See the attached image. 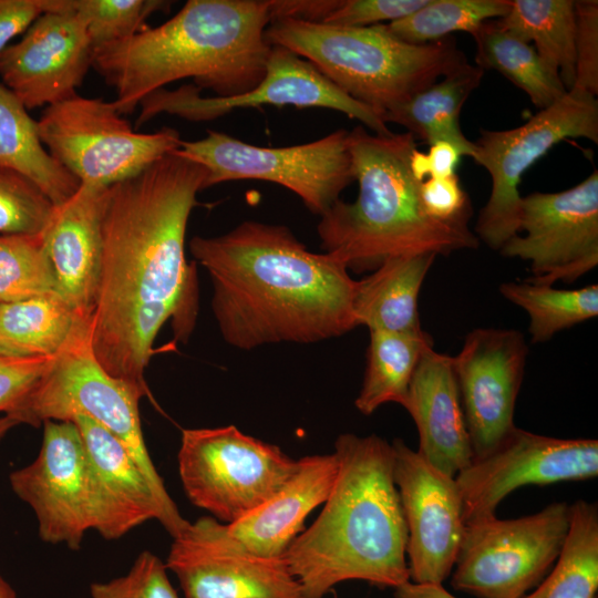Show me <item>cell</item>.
Masks as SVG:
<instances>
[{
	"mask_svg": "<svg viewBox=\"0 0 598 598\" xmlns=\"http://www.w3.org/2000/svg\"><path fill=\"white\" fill-rule=\"evenodd\" d=\"M206 177L205 166L175 150L107 190L91 347L102 368L142 398L150 396L145 371L163 324L172 319L183 342L195 326L197 278L185 235Z\"/></svg>",
	"mask_w": 598,
	"mask_h": 598,
	"instance_id": "obj_1",
	"label": "cell"
},
{
	"mask_svg": "<svg viewBox=\"0 0 598 598\" xmlns=\"http://www.w3.org/2000/svg\"><path fill=\"white\" fill-rule=\"evenodd\" d=\"M189 250L210 278L212 310L234 348L316 343L358 327L357 280L346 265L310 251L285 225L245 220L219 236H195Z\"/></svg>",
	"mask_w": 598,
	"mask_h": 598,
	"instance_id": "obj_2",
	"label": "cell"
},
{
	"mask_svg": "<svg viewBox=\"0 0 598 598\" xmlns=\"http://www.w3.org/2000/svg\"><path fill=\"white\" fill-rule=\"evenodd\" d=\"M333 453L338 473L323 508L283 554L303 598H323L347 580L380 588L410 581L392 443L377 434L343 433Z\"/></svg>",
	"mask_w": 598,
	"mask_h": 598,
	"instance_id": "obj_3",
	"label": "cell"
},
{
	"mask_svg": "<svg viewBox=\"0 0 598 598\" xmlns=\"http://www.w3.org/2000/svg\"><path fill=\"white\" fill-rule=\"evenodd\" d=\"M270 22L268 0H189L163 24L95 49L92 66L115 90L121 115L183 79L214 96L240 95L265 76Z\"/></svg>",
	"mask_w": 598,
	"mask_h": 598,
	"instance_id": "obj_4",
	"label": "cell"
},
{
	"mask_svg": "<svg viewBox=\"0 0 598 598\" xmlns=\"http://www.w3.org/2000/svg\"><path fill=\"white\" fill-rule=\"evenodd\" d=\"M348 148L358 196L352 203L338 199L320 216L317 233L321 249L349 271H373L395 256H447L480 246L471 218L442 221L426 214L421 181L411 169L417 148L411 133L379 135L357 126L348 133Z\"/></svg>",
	"mask_w": 598,
	"mask_h": 598,
	"instance_id": "obj_5",
	"label": "cell"
},
{
	"mask_svg": "<svg viewBox=\"0 0 598 598\" xmlns=\"http://www.w3.org/2000/svg\"><path fill=\"white\" fill-rule=\"evenodd\" d=\"M265 38L312 63L327 79L382 118L392 107L466 62L453 38L410 44L385 23L339 27L292 19L269 23Z\"/></svg>",
	"mask_w": 598,
	"mask_h": 598,
	"instance_id": "obj_6",
	"label": "cell"
},
{
	"mask_svg": "<svg viewBox=\"0 0 598 598\" xmlns=\"http://www.w3.org/2000/svg\"><path fill=\"white\" fill-rule=\"evenodd\" d=\"M91 320L82 322L18 409V424L39 426L45 421L87 416L118 439L144 473L159 499L176 536L188 523L167 493L148 454L142 432L141 395L109 374L91 347Z\"/></svg>",
	"mask_w": 598,
	"mask_h": 598,
	"instance_id": "obj_7",
	"label": "cell"
},
{
	"mask_svg": "<svg viewBox=\"0 0 598 598\" xmlns=\"http://www.w3.org/2000/svg\"><path fill=\"white\" fill-rule=\"evenodd\" d=\"M179 478L193 505L233 524L272 497L299 460L235 425L182 431Z\"/></svg>",
	"mask_w": 598,
	"mask_h": 598,
	"instance_id": "obj_8",
	"label": "cell"
},
{
	"mask_svg": "<svg viewBox=\"0 0 598 598\" xmlns=\"http://www.w3.org/2000/svg\"><path fill=\"white\" fill-rule=\"evenodd\" d=\"M577 137L598 144L597 96L576 90L518 127L480 131L472 158L492 179L491 195L474 226L480 241L499 250L519 234L518 185L524 173L560 141Z\"/></svg>",
	"mask_w": 598,
	"mask_h": 598,
	"instance_id": "obj_9",
	"label": "cell"
},
{
	"mask_svg": "<svg viewBox=\"0 0 598 598\" xmlns=\"http://www.w3.org/2000/svg\"><path fill=\"white\" fill-rule=\"evenodd\" d=\"M37 122L52 157L80 183L101 187L137 175L182 142L173 127L136 132L113 101L78 94L47 106Z\"/></svg>",
	"mask_w": 598,
	"mask_h": 598,
	"instance_id": "obj_10",
	"label": "cell"
},
{
	"mask_svg": "<svg viewBox=\"0 0 598 598\" xmlns=\"http://www.w3.org/2000/svg\"><path fill=\"white\" fill-rule=\"evenodd\" d=\"M348 133L340 128L309 143L267 147L207 131L202 140H182L177 152L206 167L204 189L241 179L275 183L295 193L308 210L321 216L354 182Z\"/></svg>",
	"mask_w": 598,
	"mask_h": 598,
	"instance_id": "obj_11",
	"label": "cell"
},
{
	"mask_svg": "<svg viewBox=\"0 0 598 598\" xmlns=\"http://www.w3.org/2000/svg\"><path fill=\"white\" fill-rule=\"evenodd\" d=\"M569 524L570 505L557 502L524 517L465 525L452 587L476 598H524L554 566Z\"/></svg>",
	"mask_w": 598,
	"mask_h": 598,
	"instance_id": "obj_12",
	"label": "cell"
},
{
	"mask_svg": "<svg viewBox=\"0 0 598 598\" xmlns=\"http://www.w3.org/2000/svg\"><path fill=\"white\" fill-rule=\"evenodd\" d=\"M199 93L197 86L187 84L148 94L140 103L136 127L162 113L207 122L239 109L293 105L334 110L360 121L374 134L391 133L375 111L347 95L312 63L283 47L271 45L265 76L252 90L228 97H206Z\"/></svg>",
	"mask_w": 598,
	"mask_h": 598,
	"instance_id": "obj_13",
	"label": "cell"
},
{
	"mask_svg": "<svg viewBox=\"0 0 598 598\" xmlns=\"http://www.w3.org/2000/svg\"><path fill=\"white\" fill-rule=\"evenodd\" d=\"M519 234L499 252L529 264L528 281L571 283L598 265V172L578 185L522 198Z\"/></svg>",
	"mask_w": 598,
	"mask_h": 598,
	"instance_id": "obj_14",
	"label": "cell"
},
{
	"mask_svg": "<svg viewBox=\"0 0 598 598\" xmlns=\"http://www.w3.org/2000/svg\"><path fill=\"white\" fill-rule=\"evenodd\" d=\"M16 495L33 511L40 538L79 549L96 530L99 501L85 448L73 421H45L37 457L9 476Z\"/></svg>",
	"mask_w": 598,
	"mask_h": 598,
	"instance_id": "obj_15",
	"label": "cell"
},
{
	"mask_svg": "<svg viewBox=\"0 0 598 598\" xmlns=\"http://www.w3.org/2000/svg\"><path fill=\"white\" fill-rule=\"evenodd\" d=\"M597 475V440L557 439L515 426L492 451L473 458L455 481L467 525L495 516L499 503L522 486Z\"/></svg>",
	"mask_w": 598,
	"mask_h": 598,
	"instance_id": "obj_16",
	"label": "cell"
},
{
	"mask_svg": "<svg viewBox=\"0 0 598 598\" xmlns=\"http://www.w3.org/2000/svg\"><path fill=\"white\" fill-rule=\"evenodd\" d=\"M165 565L184 598H303L283 555L250 551L214 517L188 522L173 537Z\"/></svg>",
	"mask_w": 598,
	"mask_h": 598,
	"instance_id": "obj_17",
	"label": "cell"
},
{
	"mask_svg": "<svg viewBox=\"0 0 598 598\" xmlns=\"http://www.w3.org/2000/svg\"><path fill=\"white\" fill-rule=\"evenodd\" d=\"M392 446L393 478L408 529L410 579L443 585L454 568L465 529L457 483L401 439Z\"/></svg>",
	"mask_w": 598,
	"mask_h": 598,
	"instance_id": "obj_18",
	"label": "cell"
},
{
	"mask_svg": "<svg viewBox=\"0 0 598 598\" xmlns=\"http://www.w3.org/2000/svg\"><path fill=\"white\" fill-rule=\"evenodd\" d=\"M528 351L518 330L476 328L453 357L474 458L492 451L516 426L515 405Z\"/></svg>",
	"mask_w": 598,
	"mask_h": 598,
	"instance_id": "obj_19",
	"label": "cell"
},
{
	"mask_svg": "<svg viewBox=\"0 0 598 598\" xmlns=\"http://www.w3.org/2000/svg\"><path fill=\"white\" fill-rule=\"evenodd\" d=\"M92 60L93 45L79 17L69 11H49L0 54V75L31 110L76 94Z\"/></svg>",
	"mask_w": 598,
	"mask_h": 598,
	"instance_id": "obj_20",
	"label": "cell"
},
{
	"mask_svg": "<svg viewBox=\"0 0 598 598\" xmlns=\"http://www.w3.org/2000/svg\"><path fill=\"white\" fill-rule=\"evenodd\" d=\"M109 188L81 183L72 197L55 206L42 233L56 295L84 320H91L99 293Z\"/></svg>",
	"mask_w": 598,
	"mask_h": 598,
	"instance_id": "obj_21",
	"label": "cell"
},
{
	"mask_svg": "<svg viewBox=\"0 0 598 598\" xmlns=\"http://www.w3.org/2000/svg\"><path fill=\"white\" fill-rule=\"evenodd\" d=\"M71 421L80 431L97 494L96 532L107 540L117 539L156 519L169 534L168 517L125 445L87 416Z\"/></svg>",
	"mask_w": 598,
	"mask_h": 598,
	"instance_id": "obj_22",
	"label": "cell"
},
{
	"mask_svg": "<svg viewBox=\"0 0 598 598\" xmlns=\"http://www.w3.org/2000/svg\"><path fill=\"white\" fill-rule=\"evenodd\" d=\"M419 432V454L450 477L474 458L461 404L453 357L434 348L422 355L402 405Z\"/></svg>",
	"mask_w": 598,
	"mask_h": 598,
	"instance_id": "obj_23",
	"label": "cell"
},
{
	"mask_svg": "<svg viewBox=\"0 0 598 598\" xmlns=\"http://www.w3.org/2000/svg\"><path fill=\"white\" fill-rule=\"evenodd\" d=\"M337 473L334 453L299 458L286 484L247 516L227 525L229 533L257 555L282 556L303 530L307 516L327 501Z\"/></svg>",
	"mask_w": 598,
	"mask_h": 598,
	"instance_id": "obj_24",
	"label": "cell"
},
{
	"mask_svg": "<svg viewBox=\"0 0 598 598\" xmlns=\"http://www.w3.org/2000/svg\"><path fill=\"white\" fill-rule=\"evenodd\" d=\"M436 255L415 254L388 258L357 280L353 315L357 326L390 332L423 330L419 295Z\"/></svg>",
	"mask_w": 598,
	"mask_h": 598,
	"instance_id": "obj_25",
	"label": "cell"
},
{
	"mask_svg": "<svg viewBox=\"0 0 598 598\" xmlns=\"http://www.w3.org/2000/svg\"><path fill=\"white\" fill-rule=\"evenodd\" d=\"M484 70L467 61L420 91L408 101L392 107L382 115L385 124L405 127L415 140L429 146L443 141L453 144L462 156L472 157L474 143L462 132L460 115L462 107L483 79Z\"/></svg>",
	"mask_w": 598,
	"mask_h": 598,
	"instance_id": "obj_26",
	"label": "cell"
},
{
	"mask_svg": "<svg viewBox=\"0 0 598 598\" xmlns=\"http://www.w3.org/2000/svg\"><path fill=\"white\" fill-rule=\"evenodd\" d=\"M0 167L32 181L59 206L72 197L81 183L45 150L38 122L22 102L0 83Z\"/></svg>",
	"mask_w": 598,
	"mask_h": 598,
	"instance_id": "obj_27",
	"label": "cell"
},
{
	"mask_svg": "<svg viewBox=\"0 0 598 598\" xmlns=\"http://www.w3.org/2000/svg\"><path fill=\"white\" fill-rule=\"evenodd\" d=\"M471 35L476 45V65L501 73L523 90L538 110L553 105L567 93L557 70L532 44L504 30L496 20L485 21Z\"/></svg>",
	"mask_w": 598,
	"mask_h": 598,
	"instance_id": "obj_28",
	"label": "cell"
},
{
	"mask_svg": "<svg viewBox=\"0 0 598 598\" xmlns=\"http://www.w3.org/2000/svg\"><path fill=\"white\" fill-rule=\"evenodd\" d=\"M369 332L365 371L354 401L363 415H371L389 402L403 405L422 355L434 346L432 337L424 330Z\"/></svg>",
	"mask_w": 598,
	"mask_h": 598,
	"instance_id": "obj_29",
	"label": "cell"
},
{
	"mask_svg": "<svg viewBox=\"0 0 598 598\" xmlns=\"http://www.w3.org/2000/svg\"><path fill=\"white\" fill-rule=\"evenodd\" d=\"M84 321L56 295L0 303V355H55Z\"/></svg>",
	"mask_w": 598,
	"mask_h": 598,
	"instance_id": "obj_30",
	"label": "cell"
},
{
	"mask_svg": "<svg viewBox=\"0 0 598 598\" xmlns=\"http://www.w3.org/2000/svg\"><path fill=\"white\" fill-rule=\"evenodd\" d=\"M506 16L497 24L537 53L557 72L569 91L575 81V0H509Z\"/></svg>",
	"mask_w": 598,
	"mask_h": 598,
	"instance_id": "obj_31",
	"label": "cell"
},
{
	"mask_svg": "<svg viewBox=\"0 0 598 598\" xmlns=\"http://www.w3.org/2000/svg\"><path fill=\"white\" fill-rule=\"evenodd\" d=\"M597 589L598 506L579 499L570 505L568 534L554 566L524 598H596Z\"/></svg>",
	"mask_w": 598,
	"mask_h": 598,
	"instance_id": "obj_32",
	"label": "cell"
},
{
	"mask_svg": "<svg viewBox=\"0 0 598 598\" xmlns=\"http://www.w3.org/2000/svg\"><path fill=\"white\" fill-rule=\"evenodd\" d=\"M499 292L526 311L530 341L535 344L547 342L556 333L598 316L596 283L578 289H557L526 279L503 282Z\"/></svg>",
	"mask_w": 598,
	"mask_h": 598,
	"instance_id": "obj_33",
	"label": "cell"
},
{
	"mask_svg": "<svg viewBox=\"0 0 598 598\" xmlns=\"http://www.w3.org/2000/svg\"><path fill=\"white\" fill-rule=\"evenodd\" d=\"M509 0H427L415 12L385 23L390 33L410 44H427L453 32L472 33L488 20L509 11Z\"/></svg>",
	"mask_w": 598,
	"mask_h": 598,
	"instance_id": "obj_34",
	"label": "cell"
},
{
	"mask_svg": "<svg viewBox=\"0 0 598 598\" xmlns=\"http://www.w3.org/2000/svg\"><path fill=\"white\" fill-rule=\"evenodd\" d=\"M162 0H43L44 12L69 11L85 25L93 51L126 40L146 27L153 13L171 7Z\"/></svg>",
	"mask_w": 598,
	"mask_h": 598,
	"instance_id": "obj_35",
	"label": "cell"
},
{
	"mask_svg": "<svg viewBox=\"0 0 598 598\" xmlns=\"http://www.w3.org/2000/svg\"><path fill=\"white\" fill-rule=\"evenodd\" d=\"M53 295L55 278L42 234L0 235V303Z\"/></svg>",
	"mask_w": 598,
	"mask_h": 598,
	"instance_id": "obj_36",
	"label": "cell"
},
{
	"mask_svg": "<svg viewBox=\"0 0 598 598\" xmlns=\"http://www.w3.org/2000/svg\"><path fill=\"white\" fill-rule=\"evenodd\" d=\"M54 208L32 181L0 167L1 235H40L49 225Z\"/></svg>",
	"mask_w": 598,
	"mask_h": 598,
	"instance_id": "obj_37",
	"label": "cell"
},
{
	"mask_svg": "<svg viewBox=\"0 0 598 598\" xmlns=\"http://www.w3.org/2000/svg\"><path fill=\"white\" fill-rule=\"evenodd\" d=\"M91 598H179L162 559L142 551L130 570L120 577L90 586Z\"/></svg>",
	"mask_w": 598,
	"mask_h": 598,
	"instance_id": "obj_38",
	"label": "cell"
},
{
	"mask_svg": "<svg viewBox=\"0 0 598 598\" xmlns=\"http://www.w3.org/2000/svg\"><path fill=\"white\" fill-rule=\"evenodd\" d=\"M575 81L570 90L598 94V1L576 0Z\"/></svg>",
	"mask_w": 598,
	"mask_h": 598,
	"instance_id": "obj_39",
	"label": "cell"
},
{
	"mask_svg": "<svg viewBox=\"0 0 598 598\" xmlns=\"http://www.w3.org/2000/svg\"><path fill=\"white\" fill-rule=\"evenodd\" d=\"M427 0H339L322 23L339 27H370L402 19Z\"/></svg>",
	"mask_w": 598,
	"mask_h": 598,
	"instance_id": "obj_40",
	"label": "cell"
},
{
	"mask_svg": "<svg viewBox=\"0 0 598 598\" xmlns=\"http://www.w3.org/2000/svg\"><path fill=\"white\" fill-rule=\"evenodd\" d=\"M55 355L32 358L0 355V413L10 415L18 409Z\"/></svg>",
	"mask_w": 598,
	"mask_h": 598,
	"instance_id": "obj_41",
	"label": "cell"
},
{
	"mask_svg": "<svg viewBox=\"0 0 598 598\" xmlns=\"http://www.w3.org/2000/svg\"><path fill=\"white\" fill-rule=\"evenodd\" d=\"M420 195L426 214L437 220L453 221L472 217L471 199L456 174L422 181Z\"/></svg>",
	"mask_w": 598,
	"mask_h": 598,
	"instance_id": "obj_42",
	"label": "cell"
},
{
	"mask_svg": "<svg viewBox=\"0 0 598 598\" xmlns=\"http://www.w3.org/2000/svg\"><path fill=\"white\" fill-rule=\"evenodd\" d=\"M461 157V152L453 144L440 141L430 145L426 153L416 148L411 156V169L421 182L430 177H447L455 174Z\"/></svg>",
	"mask_w": 598,
	"mask_h": 598,
	"instance_id": "obj_43",
	"label": "cell"
},
{
	"mask_svg": "<svg viewBox=\"0 0 598 598\" xmlns=\"http://www.w3.org/2000/svg\"><path fill=\"white\" fill-rule=\"evenodd\" d=\"M44 13L42 0H0V54L18 34Z\"/></svg>",
	"mask_w": 598,
	"mask_h": 598,
	"instance_id": "obj_44",
	"label": "cell"
},
{
	"mask_svg": "<svg viewBox=\"0 0 598 598\" xmlns=\"http://www.w3.org/2000/svg\"><path fill=\"white\" fill-rule=\"evenodd\" d=\"M339 0H268L271 21L292 19L322 23L337 8Z\"/></svg>",
	"mask_w": 598,
	"mask_h": 598,
	"instance_id": "obj_45",
	"label": "cell"
},
{
	"mask_svg": "<svg viewBox=\"0 0 598 598\" xmlns=\"http://www.w3.org/2000/svg\"><path fill=\"white\" fill-rule=\"evenodd\" d=\"M395 598H457L443 585L415 584L408 581L394 588Z\"/></svg>",
	"mask_w": 598,
	"mask_h": 598,
	"instance_id": "obj_46",
	"label": "cell"
},
{
	"mask_svg": "<svg viewBox=\"0 0 598 598\" xmlns=\"http://www.w3.org/2000/svg\"><path fill=\"white\" fill-rule=\"evenodd\" d=\"M16 425H18V422L9 415L0 416V441Z\"/></svg>",
	"mask_w": 598,
	"mask_h": 598,
	"instance_id": "obj_47",
	"label": "cell"
},
{
	"mask_svg": "<svg viewBox=\"0 0 598 598\" xmlns=\"http://www.w3.org/2000/svg\"><path fill=\"white\" fill-rule=\"evenodd\" d=\"M0 598H18L12 587L0 575Z\"/></svg>",
	"mask_w": 598,
	"mask_h": 598,
	"instance_id": "obj_48",
	"label": "cell"
},
{
	"mask_svg": "<svg viewBox=\"0 0 598 598\" xmlns=\"http://www.w3.org/2000/svg\"><path fill=\"white\" fill-rule=\"evenodd\" d=\"M334 598H338L337 596H334Z\"/></svg>",
	"mask_w": 598,
	"mask_h": 598,
	"instance_id": "obj_49",
	"label": "cell"
}]
</instances>
